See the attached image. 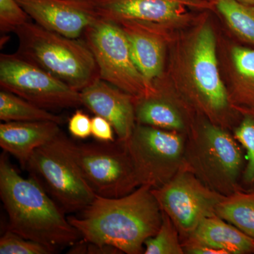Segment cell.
<instances>
[{
  "instance_id": "484cf974",
  "label": "cell",
  "mask_w": 254,
  "mask_h": 254,
  "mask_svg": "<svg viewBox=\"0 0 254 254\" xmlns=\"http://www.w3.org/2000/svg\"><path fill=\"white\" fill-rule=\"evenodd\" d=\"M29 15L16 0H0V31L14 32L29 21Z\"/></svg>"
},
{
  "instance_id": "ffe728a7",
  "label": "cell",
  "mask_w": 254,
  "mask_h": 254,
  "mask_svg": "<svg viewBox=\"0 0 254 254\" xmlns=\"http://www.w3.org/2000/svg\"><path fill=\"white\" fill-rule=\"evenodd\" d=\"M216 215L254 239V189H241L224 195Z\"/></svg>"
},
{
  "instance_id": "5bb4252c",
  "label": "cell",
  "mask_w": 254,
  "mask_h": 254,
  "mask_svg": "<svg viewBox=\"0 0 254 254\" xmlns=\"http://www.w3.org/2000/svg\"><path fill=\"white\" fill-rule=\"evenodd\" d=\"M82 105L108 120L118 136L127 141L136 125L134 97L98 78L80 91Z\"/></svg>"
},
{
  "instance_id": "f546056e",
  "label": "cell",
  "mask_w": 254,
  "mask_h": 254,
  "mask_svg": "<svg viewBox=\"0 0 254 254\" xmlns=\"http://www.w3.org/2000/svg\"><path fill=\"white\" fill-rule=\"evenodd\" d=\"M237 1L246 4L254 5V0H237Z\"/></svg>"
},
{
  "instance_id": "5b68a950",
  "label": "cell",
  "mask_w": 254,
  "mask_h": 254,
  "mask_svg": "<svg viewBox=\"0 0 254 254\" xmlns=\"http://www.w3.org/2000/svg\"><path fill=\"white\" fill-rule=\"evenodd\" d=\"M26 168L65 213L81 212L95 198L78 165L74 143L63 131L37 148Z\"/></svg>"
},
{
  "instance_id": "e0dca14e",
  "label": "cell",
  "mask_w": 254,
  "mask_h": 254,
  "mask_svg": "<svg viewBox=\"0 0 254 254\" xmlns=\"http://www.w3.org/2000/svg\"><path fill=\"white\" fill-rule=\"evenodd\" d=\"M182 245H195L221 254H254V239L220 217L205 218Z\"/></svg>"
},
{
  "instance_id": "d6986e66",
  "label": "cell",
  "mask_w": 254,
  "mask_h": 254,
  "mask_svg": "<svg viewBox=\"0 0 254 254\" xmlns=\"http://www.w3.org/2000/svg\"><path fill=\"white\" fill-rule=\"evenodd\" d=\"M136 121L139 125L168 131H180L185 128L181 115L171 103L156 94L135 98Z\"/></svg>"
},
{
  "instance_id": "7402d4cb",
  "label": "cell",
  "mask_w": 254,
  "mask_h": 254,
  "mask_svg": "<svg viewBox=\"0 0 254 254\" xmlns=\"http://www.w3.org/2000/svg\"><path fill=\"white\" fill-rule=\"evenodd\" d=\"M216 6L235 34L254 46V5L237 0H216Z\"/></svg>"
},
{
  "instance_id": "52a82bcc",
  "label": "cell",
  "mask_w": 254,
  "mask_h": 254,
  "mask_svg": "<svg viewBox=\"0 0 254 254\" xmlns=\"http://www.w3.org/2000/svg\"><path fill=\"white\" fill-rule=\"evenodd\" d=\"M126 143L139 187H162L185 166L186 140L177 131L138 124Z\"/></svg>"
},
{
  "instance_id": "603a6c76",
  "label": "cell",
  "mask_w": 254,
  "mask_h": 254,
  "mask_svg": "<svg viewBox=\"0 0 254 254\" xmlns=\"http://www.w3.org/2000/svg\"><path fill=\"white\" fill-rule=\"evenodd\" d=\"M242 119L234 131V137L245 150L246 165L242 183L248 190L254 189V112L241 111Z\"/></svg>"
},
{
  "instance_id": "277c9868",
  "label": "cell",
  "mask_w": 254,
  "mask_h": 254,
  "mask_svg": "<svg viewBox=\"0 0 254 254\" xmlns=\"http://www.w3.org/2000/svg\"><path fill=\"white\" fill-rule=\"evenodd\" d=\"M238 141L223 128L204 124L186 141L185 166L210 190L227 195L242 188L246 165Z\"/></svg>"
},
{
  "instance_id": "9c48e42d",
  "label": "cell",
  "mask_w": 254,
  "mask_h": 254,
  "mask_svg": "<svg viewBox=\"0 0 254 254\" xmlns=\"http://www.w3.org/2000/svg\"><path fill=\"white\" fill-rule=\"evenodd\" d=\"M76 159L95 194L118 198L139 187L126 141L74 143Z\"/></svg>"
},
{
  "instance_id": "2e32d148",
  "label": "cell",
  "mask_w": 254,
  "mask_h": 254,
  "mask_svg": "<svg viewBox=\"0 0 254 254\" xmlns=\"http://www.w3.org/2000/svg\"><path fill=\"white\" fill-rule=\"evenodd\" d=\"M53 122H9L0 125V146L14 156L23 168L33 152L61 132Z\"/></svg>"
},
{
  "instance_id": "83f0119b",
  "label": "cell",
  "mask_w": 254,
  "mask_h": 254,
  "mask_svg": "<svg viewBox=\"0 0 254 254\" xmlns=\"http://www.w3.org/2000/svg\"><path fill=\"white\" fill-rule=\"evenodd\" d=\"M70 254H123L118 249L109 245H100L88 242L83 238L70 247Z\"/></svg>"
},
{
  "instance_id": "ba28073f",
  "label": "cell",
  "mask_w": 254,
  "mask_h": 254,
  "mask_svg": "<svg viewBox=\"0 0 254 254\" xmlns=\"http://www.w3.org/2000/svg\"><path fill=\"white\" fill-rule=\"evenodd\" d=\"M0 86L1 90L48 110L83 105L80 91L17 52L0 55Z\"/></svg>"
},
{
  "instance_id": "f1b7e54d",
  "label": "cell",
  "mask_w": 254,
  "mask_h": 254,
  "mask_svg": "<svg viewBox=\"0 0 254 254\" xmlns=\"http://www.w3.org/2000/svg\"><path fill=\"white\" fill-rule=\"evenodd\" d=\"M113 127L102 117L95 115L92 118L91 134L97 141L108 142L115 141Z\"/></svg>"
},
{
  "instance_id": "3957f363",
  "label": "cell",
  "mask_w": 254,
  "mask_h": 254,
  "mask_svg": "<svg viewBox=\"0 0 254 254\" xmlns=\"http://www.w3.org/2000/svg\"><path fill=\"white\" fill-rule=\"evenodd\" d=\"M14 33L18 53L74 89L81 91L100 78L94 56L84 40L62 36L30 21Z\"/></svg>"
},
{
  "instance_id": "d4e9b609",
  "label": "cell",
  "mask_w": 254,
  "mask_h": 254,
  "mask_svg": "<svg viewBox=\"0 0 254 254\" xmlns=\"http://www.w3.org/2000/svg\"><path fill=\"white\" fill-rule=\"evenodd\" d=\"M45 246L6 230L0 239V254H51Z\"/></svg>"
},
{
  "instance_id": "4fadbf2b",
  "label": "cell",
  "mask_w": 254,
  "mask_h": 254,
  "mask_svg": "<svg viewBox=\"0 0 254 254\" xmlns=\"http://www.w3.org/2000/svg\"><path fill=\"white\" fill-rule=\"evenodd\" d=\"M37 24L78 39L98 19L83 0H16Z\"/></svg>"
},
{
  "instance_id": "6da1fadb",
  "label": "cell",
  "mask_w": 254,
  "mask_h": 254,
  "mask_svg": "<svg viewBox=\"0 0 254 254\" xmlns=\"http://www.w3.org/2000/svg\"><path fill=\"white\" fill-rule=\"evenodd\" d=\"M80 213L67 218L83 240L127 254L144 253L145 240L154 236L163 221L160 205L146 185L118 198L96 195Z\"/></svg>"
},
{
  "instance_id": "8fae6325",
  "label": "cell",
  "mask_w": 254,
  "mask_h": 254,
  "mask_svg": "<svg viewBox=\"0 0 254 254\" xmlns=\"http://www.w3.org/2000/svg\"><path fill=\"white\" fill-rule=\"evenodd\" d=\"M213 29L205 24L197 32L189 55V72L199 106L212 118L222 116L230 99L219 73Z\"/></svg>"
},
{
  "instance_id": "cb8c5ba5",
  "label": "cell",
  "mask_w": 254,
  "mask_h": 254,
  "mask_svg": "<svg viewBox=\"0 0 254 254\" xmlns=\"http://www.w3.org/2000/svg\"><path fill=\"white\" fill-rule=\"evenodd\" d=\"M163 221L154 236L145 240V254H184L180 233L173 222L165 213Z\"/></svg>"
},
{
  "instance_id": "4316f807",
  "label": "cell",
  "mask_w": 254,
  "mask_h": 254,
  "mask_svg": "<svg viewBox=\"0 0 254 254\" xmlns=\"http://www.w3.org/2000/svg\"><path fill=\"white\" fill-rule=\"evenodd\" d=\"M92 119L82 110H76L68 120V129L73 138L86 139L91 136Z\"/></svg>"
},
{
  "instance_id": "ac0fdd59",
  "label": "cell",
  "mask_w": 254,
  "mask_h": 254,
  "mask_svg": "<svg viewBox=\"0 0 254 254\" xmlns=\"http://www.w3.org/2000/svg\"><path fill=\"white\" fill-rule=\"evenodd\" d=\"M231 60L235 80L231 105L239 113L254 112V48L234 46Z\"/></svg>"
},
{
  "instance_id": "30bf717a",
  "label": "cell",
  "mask_w": 254,
  "mask_h": 254,
  "mask_svg": "<svg viewBox=\"0 0 254 254\" xmlns=\"http://www.w3.org/2000/svg\"><path fill=\"white\" fill-rule=\"evenodd\" d=\"M152 192L163 213L177 227L182 243L205 218L216 215L224 195L210 190L184 166L173 179Z\"/></svg>"
},
{
  "instance_id": "9a60e30c",
  "label": "cell",
  "mask_w": 254,
  "mask_h": 254,
  "mask_svg": "<svg viewBox=\"0 0 254 254\" xmlns=\"http://www.w3.org/2000/svg\"><path fill=\"white\" fill-rule=\"evenodd\" d=\"M117 24L126 35L132 59L138 71L153 84L161 75L165 59L160 26L134 21H120Z\"/></svg>"
},
{
  "instance_id": "7c38bea8",
  "label": "cell",
  "mask_w": 254,
  "mask_h": 254,
  "mask_svg": "<svg viewBox=\"0 0 254 254\" xmlns=\"http://www.w3.org/2000/svg\"><path fill=\"white\" fill-rule=\"evenodd\" d=\"M100 19L115 23L140 21L162 26L185 18L187 7L206 6L205 0H83Z\"/></svg>"
},
{
  "instance_id": "44dd1931",
  "label": "cell",
  "mask_w": 254,
  "mask_h": 254,
  "mask_svg": "<svg viewBox=\"0 0 254 254\" xmlns=\"http://www.w3.org/2000/svg\"><path fill=\"white\" fill-rule=\"evenodd\" d=\"M0 120L3 123L53 122L59 125L64 122L59 115L4 90L0 91Z\"/></svg>"
},
{
  "instance_id": "8992f818",
  "label": "cell",
  "mask_w": 254,
  "mask_h": 254,
  "mask_svg": "<svg viewBox=\"0 0 254 254\" xmlns=\"http://www.w3.org/2000/svg\"><path fill=\"white\" fill-rule=\"evenodd\" d=\"M83 37L96 61L100 78L135 98L158 93L137 68L126 35L118 24L98 18Z\"/></svg>"
},
{
  "instance_id": "7a4b0ae2",
  "label": "cell",
  "mask_w": 254,
  "mask_h": 254,
  "mask_svg": "<svg viewBox=\"0 0 254 254\" xmlns=\"http://www.w3.org/2000/svg\"><path fill=\"white\" fill-rule=\"evenodd\" d=\"M0 197L10 231L45 246L53 254L81 240L80 232L41 184L32 176L20 175L6 153L0 157Z\"/></svg>"
},
{
  "instance_id": "4dcf8cb0",
  "label": "cell",
  "mask_w": 254,
  "mask_h": 254,
  "mask_svg": "<svg viewBox=\"0 0 254 254\" xmlns=\"http://www.w3.org/2000/svg\"><path fill=\"white\" fill-rule=\"evenodd\" d=\"M205 1H212V0H205Z\"/></svg>"
}]
</instances>
